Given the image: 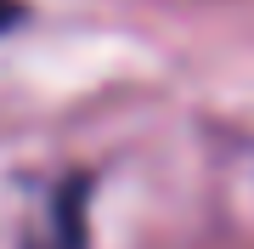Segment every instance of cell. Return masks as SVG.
<instances>
[{"label": "cell", "mask_w": 254, "mask_h": 249, "mask_svg": "<svg viewBox=\"0 0 254 249\" xmlns=\"http://www.w3.org/2000/svg\"><path fill=\"white\" fill-rule=\"evenodd\" d=\"M34 249H91V221H85V187H57L46 215L34 227Z\"/></svg>", "instance_id": "cell-1"}, {"label": "cell", "mask_w": 254, "mask_h": 249, "mask_svg": "<svg viewBox=\"0 0 254 249\" xmlns=\"http://www.w3.org/2000/svg\"><path fill=\"white\" fill-rule=\"evenodd\" d=\"M17 17H23V6H17V0H0V34H6Z\"/></svg>", "instance_id": "cell-2"}]
</instances>
